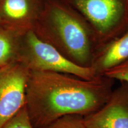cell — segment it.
<instances>
[{"instance_id": "obj_1", "label": "cell", "mask_w": 128, "mask_h": 128, "mask_svg": "<svg viewBox=\"0 0 128 128\" xmlns=\"http://www.w3.org/2000/svg\"><path fill=\"white\" fill-rule=\"evenodd\" d=\"M115 81L105 76L86 80L59 72L30 71L26 106L33 127H44L66 115L96 112L110 97Z\"/></svg>"}, {"instance_id": "obj_2", "label": "cell", "mask_w": 128, "mask_h": 128, "mask_svg": "<svg viewBox=\"0 0 128 128\" xmlns=\"http://www.w3.org/2000/svg\"><path fill=\"white\" fill-rule=\"evenodd\" d=\"M38 36L70 61L84 68H90L101 46L88 21L63 0L49 3Z\"/></svg>"}, {"instance_id": "obj_3", "label": "cell", "mask_w": 128, "mask_h": 128, "mask_svg": "<svg viewBox=\"0 0 128 128\" xmlns=\"http://www.w3.org/2000/svg\"><path fill=\"white\" fill-rule=\"evenodd\" d=\"M63 1L88 21L98 37L101 46L128 29V0Z\"/></svg>"}, {"instance_id": "obj_4", "label": "cell", "mask_w": 128, "mask_h": 128, "mask_svg": "<svg viewBox=\"0 0 128 128\" xmlns=\"http://www.w3.org/2000/svg\"><path fill=\"white\" fill-rule=\"evenodd\" d=\"M17 60L24 64L30 71L59 72L86 80L97 78L90 68L78 66L70 61L33 30L26 33L24 46L18 51Z\"/></svg>"}, {"instance_id": "obj_5", "label": "cell", "mask_w": 128, "mask_h": 128, "mask_svg": "<svg viewBox=\"0 0 128 128\" xmlns=\"http://www.w3.org/2000/svg\"><path fill=\"white\" fill-rule=\"evenodd\" d=\"M29 72L17 60L0 69V128L26 105Z\"/></svg>"}, {"instance_id": "obj_6", "label": "cell", "mask_w": 128, "mask_h": 128, "mask_svg": "<svg viewBox=\"0 0 128 128\" xmlns=\"http://www.w3.org/2000/svg\"><path fill=\"white\" fill-rule=\"evenodd\" d=\"M120 82L100 108L83 116L86 128H128V82Z\"/></svg>"}, {"instance_id": "obj_7", "label": "cell", "mask_w": 128, "mask_h": 128, "mask_svg": "<svg viewBox=\"0 0 128 128\" xmlns=\"http://www.w3.org/2000/svg\"><path fill=\"white\" fill-rule=\"evenodd\" d=\"M128 60V29L120 36L100 46L94 56L90 69L95 77H100Z\"/></svg>"}, {"instance_id": "obj_8", "label": "cell", "mask_w": 128, "mask_h": 128, "mask_svg": "<svg viewBox=\"0 0 128 128\" xmlns=\"http://www.w3.org/2000/svg\"><path fill=\"white\" fill-rule=\"evenodd\" d=\"M17 56L18 49L12 37L0 32V69L17 60Z\"/></svg>"}, {"instance_id": "obj_9", "label": "cell", "mask_w": 128, "mask_h": 128, "mask_svg": "<svg viewBox=\"0 0 128 128\" xmlns=\"http://www.w3.org/2000/svg\"><path fill=\"white\" fill-rule=\"evenodd\" d=\"M29 6L27 0H5L3 12L7 18L13 21L24 19L29 12Z\"/></svg>"}, {"instance_id": "obj_10", "label": "cell", "mask_w": 128, "mask_h": 128, "mask_svg": "<svg viewBox=\"0 0 128 128\" xmlns=\"http://www.w3.org/2000/svg\"><path fill=\"white\" fill-rule=\"evenodd\" d=\"M40 128H87L83 121V116L70 114L63 116L49 124Z\"/></svg>"}, {"instance_id": "obj_11", "label": "cell", "mask_w": 128, "mask_h": 128, "mask_svg": "<svg viewBox=\"0 0 128 128\" xmlns=\"http://www.w3.org/2000/svg\"><path fill=\"white\" fill-rule=\"evenodd\" d=\"M2 128H34L30 120L26 105Z\"/></svg>"}, {"instance_id": "obj_12", "label": "cell", "mask_w": 128, "mask_h": 128, "mask_svg": "<svg viewBox=\"0 0 128 128\" xmlns=\"http://www.w3.org/2000/svg\"><path fill=\"white\" fill-rule=\"evenodd\" d=\"M104 76L114 80L128 82V60L119 66L108 71Z\"/></svg>"}]
</instances>
